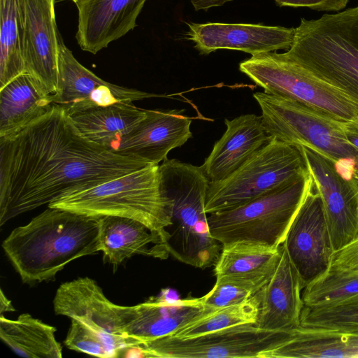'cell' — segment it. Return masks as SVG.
I'll use <instances>...</instances> for the list:
<instances>
[{
    "mask_svg": "<svg viewBox=\"0 0 358 358\" xmlns=\"http://www.w3.org/2000/svg\"><path fill=\"white\" fill-rule=\"evenodd\" d=\"M85 137L62 107L0 137V225L147 166Z\"/></svg>",
    "mask_w": 358,
    "mask_h": 358,
    "instance_id": "6da1fadb",
    "label": "cell"
},
{
    "mask_svg": "<svg viewBox=\"0 0 358 358\" xmlns=\"http://www.w3.org/2000/svg\"><path fill=\"white\" fill-rule=\"evenodd\" d=\"M99 220L48 207L15 228L2 248L23 282L51 280L73 260L99 252Z\"/></svg>",
    "mask_w": 358,
    "mask_h": 358,
    "instance_id": "7a4b0ae2",
    "label": "cell"
},
{
    "mask_svg": "<svg viewBox=\"0 0 358 358\" xmlns=\"http://www.w3.org/2000/svg\"><path fill=\"white\" fill-rule=\"evenodd\" d=\"M282 55L358 103V6L318 19L301 18Z\"/></svg>",
    "mask_w": 358,
    "mask_h": 358,
    "instance_id": "3957f363",
    "label": "cell"
},
{
    "mask_svg": "<svg viewBox=\"0 0 358 358\" xmlns=\"http://www.w3.org/2000/svg\"><path fill=\"white\" fill-rule=\"evenodd\" d=\"M162 186L173 201L171 224L166 228L169 255L184 264L214 266L222 244L210 231L205 200L209 180L201 166L166 159L159 165Z\"/></svg>",
    "mask_w": 358,
    "mask_h": 358,
    "instance_id": "277c9868",
    "label": "cell"
},
{
    "mask_svg": "<svg viewBox=\"0 0 358 358\" xmlns=\"http://www.w3.org/2000/svg\"><path fill=\"white\" fill-rule=\"evenodd\" d=\"M48 207L93 217L131 218L160 234L167 243L166 228L171 224L173 201L161 182L159 165L150 164L92 188L61 197Z\"/></svg>",
    "mask_w": 358,
    "mask_h": 358,
    "instance_id": "5b68a950",
    "label": "cell"
},
{
    "mask_svg": "<svg viewBox=\"0 0 358 358\" xmlns=\"http://www.w3.org/2000/svg\"><path fill=\"white\" fill-rule=\"evenodd\" d=\"M253 96L271 138L313 148L331 160L343 177L358 180V150L348 141L343 121L292 99L264 92Z\"/></svg>",
    "mask_w": 358,
    "mask_h": 358,
    "instance_id": "8992f818",
    "label": "cell"
},
{
    "mask_svg": "<svg viewBox=\"0 0 358 358\" xmlns=\"http://www.w3.org/2000/svg\"><path fill=\"white\" fill-rule=\"evenodd\" d=\"M312 185L308 172L243 204L210 213V234L222 245L243 241L278 248Z\"/></svg>",
    "mask_w": 358,
    "mask_h": 358,
    "instance_id": "52a82bcc",
    "label": "cell"
},
{
    "mask_svg": "<svg viewBox=\"0 0 358 358\" xmlns=\"http://www.w3.org/2000/svg\"><path fill=\"white\" fill-rule=\"evenodd\" d=\"M308 172L301 145L272 138L229 176L209 183L205 210L234 208Z\"/></svg>",
    "mask_w": 358,
    "mask_h": 358,
    "instance_id": "ba28073f",
    "label": "cell"
},
{
    "mask_svg": "<svg viewBox=\"0 0 358 358\" xmlns=\"http://www.w3.org/2000/svg\"><path fill=\"white\" fill-rule=\"evenodd\" d=\"M240 71L264 92L299 101L341 121L358 115V103L342 91L310 75L275 52L252 56Z\"/></svg>",
    "mask_w": 358,
    "mask_h": 358,
    "instance_id": "9c48e42d",
    "label": "cell"
},
{
    "mask_svg": "<svg viewBox=\"0 0 358 358\" xmlns=\"http://www.w3.org/2000/svg\"><path fill=\"white\" fill-rule=\"evenodd\" d=\"M292 331H271L245 324L191 338L169 336L145 342L133 357L162 358L257 357L289 338Z\"/></svg>",
    "mask_w": 358,
    "mask_h": 358,
    "instance_id": "30bf717a",
    "label": "cell"
},
{
    "mask_svg": "<svg viewBox=\"0 0 358 358\" xmlns=\"http://www.w3.org/2000/svg\"><path fill=\"white\" fill-rule=\"evenodd\" d=\"M53 306L56 315L78 319L94 329L120 356L134 348L126 332L133 306L113 303L93 279L83 277L62 283L56 291Z\"/></svg>",
    "mask_w": 358,
    "mask_h": 358,
    "instance_id": "8fae6325",
    "label": "cell"
},
{
    "mask_svg": "<svg viewBox=\"0 0 358 358\" xmlns=\"http://www.w3.org/2000/svg\"><path fill=\"white\" fill-rule=\"evenodd\" d=\"M282 244L304 287L331 267L334 250L322 200L313 181Z\"/></svg>",
    "mask_w": 358,
    "mask_h": 358,
    "instance_id": "7c38bea8",
    "label": "cell"
},
{
    "mask_svg": "<svg viewBox=\"0 0 358 358\" xmlns=\"http://www.w3.org/2000/svg\"><path fill=\"white\" fill-rule=\"evenodd\" d=\"M57 47V87L50 96L69 115L96 107L162 96L102 80L75 58L60 34Z\"/></svg>",
    "mask_w": 358,
    "mask_h": 358,
    "instance_id": "4fadbf2b",
    "label": "cell"
},
{
    "mask_svg": "<svg viewBox=\"0 0 358 358\" xmlns=\"http://www.w3.org/2000/svg\"><path fill=\"white\" fill-rule=\"evenodd\" d=\"M302 148L322 200L335 252L358 236V180L343 177L326 156L313 148Z\"/></svg>",
    "mask_w": 358,
    "mask_h": 358,
    "instance_id": "5bb4252c",
    "label": "cell"
},
{
    "mask_svg": "<svg viewBox=\"0 0 358 358\" xmlns=\"http://www.w3.org/2000/svg\"><path fill=\"white\" fill-rule=\"evenodd\" d=\"M187 39L202 55L220 49L234 50L252 56L288 50L294 41L295 28L262 24L222 22L187 23Z\"/></svg>",
    "mask_w": 358,
    "mask_h": 358,
    "instance_id": "9a60e30c",
    "label": "cell"
},
{
    "mask_svg": "<svg viewBox=\"0 0 358 358\" xmlns=\"http://www.w3.org/2000/svg\"><path fill=\"white\" fill-rule=\"evenodd\" d=\"M184 110H147L145 116L124 136L112 151L152 164L167 159L169 152L192 137V118Z\"/></svg>",
    "mask_w": 358,
    "mask_h": 358,
    "instance_id": "2e32d148",
    "label": "cell"
},
{
    "mask_svg": "<svg viewBox=\"0 0 358 358\" xmlns=\"http://www.w3.org/2000/svg\"><path fill=\"white\" fill-rule=\"evenodd\" d=\"M55 0H26L24 41L25 72L42 90L54 94L57 87L58 36Z\"/></svg>",
    "mask_w": 358,
    "mask_h": 358,
    "instance_id": "e0dca14e",
    "label": "cell"
},
{
    "mask_svg": "<svg viewBox=\"0 0 358 358\" xmlns=\"http://www.w3.org/2000/svg\"><path fill=\"white\" fill-rule=\"evenodd\" d=\"M304 286L282 244L277 266L255 294L258 301L255 325L262 329L292 331L301 326Z\"/></svg>",
    "mask_w": 358,
    "mask_h": 358,
    "instance_id": "ac0fdd59",
    "label": "cell"
},
{
    "mask_svg": "<svg viewBox=\"0 0 358 358\" xmlns=\"http://www.w3.org/2000/svg\"><path fill=\"white\" fill-rule=\"evenodd\" d=\"M127 336L134 348L148 341L171 336L192 321L215 310L203 303V296L178 299L169 289L157 297L133 306Z\"/></svg>",
    "mask_w": 358,
    "mask_h": 358,
    "instance_id": "d6986e66",
    "label": "cell"
},
{
    "mask_svg": "<svg viewBox=\"0 0 358 358\" xmlns=\"http://www.w3.org/2000/svg\"><path fill=\"white\" fill-rule=\"evenodd\" d=\"M148 0H78L76 38L80 48L96 54L136 27Z\"/></svg>",
    "mask_w": 358,
    "mask_h": 358,
    "instance_id": "ffe728a7",
    "label": "cell"
},
{
    "mask_svg": "<svg viewBox=\"0 0 358 358\" xmlns=\"http://www.w3.org/2000/svg\"><path fill=\"white\" fill-rule=\"evenodd\" d=\"M224 123L225 132L201 166L210 182L229 176L272 140L261 115H242L232 120L225 119Z\"/></svg>",
    "mask_w": 358,
    "mask_h": 358,
    "instance_id": "44dd1931",
    "label": "cell"
},
{
    "mask_svg": "<svg viewBox=\"0 0 358 358\" xmlns=\"http://www.w3.org/2000/svg\"><path fill=\"white\" fill-rule=\"evenodd\" d=\"M99 252L113 265L136 255L161 259L169 256L166 242L160 234L138 220L113 215L100 217Z\"/></svg>",
    "mask_w": 358,
    "mask_h": 358,
    "instance_id": "7402d4cb",
    "label": "cell"
},
{
    "mask_svg": "<svg viewBox=\"0 0 358 358\" xmlns=\"http://www.w3.org/2000/svg\"><path fill=\"white\" fill-rule=\"evenodd\" d=\"M55 103L29 73L17 76L0 88V137L12 134L36 121Z\"/></svg>",
    "mask_w": 358,
    "mask_h": 358,
    "instance_id": "603a6c76",
    "label": "cell"
},
{
    "mask_svg": "<svg viewBox=\"0 0 358 358\" xmlns=\"http://www.w3.org/2000/svg\"><path fill=\"white\" fill-rule=\"evenodd\" d=\"M358 358V333L299 327L261 358Z\"/></svg>",
    "mask_w": 358,
    "mask_h": 358,
    "instance_id": "cb8c5ba5",
    "label": "cell"
},
{
    "mask_svg": "<svg viewBox=\"0 0 358 358\" xmlns=\"http://www.w3.org/2000/svg\"><path fill=\"white\" fill-rule=\"evenodd\" d=\"M70 116L85 137L112 150L145 116V109L122 102L87 109Z\"/></svg>",
    "mask_w": 358,
    "mask_h": 358,
    "instance_id": "d4e9b609",
    "label": "cell"
},
{
    "mask_svg": "<svg viewBox=\"0 0 358 358\" xmlns=\"http://www.w3.org/2000/svg\"><path fill=\"white\" fill-rule=\"evenodd\" d=\"M57 329L22 313L15 320L0 317V338L16 355L27 358H61L62 347Z\"/></svg>",
    "mask_w": 358,
    "mask_h": 358,
    "instance_id": "484cf974",
    "label": "cell"
},
{
    "mask_svg": "<svg viewBox=\"0 0 358 358\" xmlns=\"http://www.w3.org/2000/svg\"><path fill=\"white\" fill-rule=\"evenodd\" d=\"M26 0H0V88L25 72Z\"/></svg>",
    "mask_w": 358,
    "mask_h": 358,
    "instance_id": "4316f807",
    "label": "cell"
},
{
    "mask_svg": "<svg viewBox=\"0 0 358 358\" xmlns=\"http://www.w3.org/2000/svg\"><path fill=\"white\" fill-rule=\"evenodd\" d=\"M280 253L281 245L273 248L243 241L224 244L214 273L219 276L262 271L276 264Z\"/></svg>",
    "mask_w": 358,
    "mask_h": 358,
    "instance_id": "83f0119b",
    "label": "cell"
},
{
    "mask_svg": "<svg viewBox=\"0 0 358 358\" xmlns=\"http://www.w3.org/2000/svg\"><path fill=\"white\" fill-rule=\"evenodd\" d=\"M358 294V271L330 267L304 287L303 306L320 308L336 305Z\"/></svg>",
    "mask_w": 358,
    "mask_h": 358,
    "instance_id": "f1b7e54d",
    "label": "cell"
},
{
    "mask_svg": "<svg viewBox=\"0 0 358 358\" xmlns=\"http://www.w3.org/2000/svg\"><path fill=\"white\" fill-rule=\"evenodd\" d=\"M277 264L262 271L216 276L212 289L203 296L205 306L217 309L249 299L268 281Z\"/></svg>",
    "mask_w": 358,
    "mask_h": 358,
    "instance_id": "f546056e",
    "label": "cell"
},
{
    "mask_svg": "<svg viewBox=\"0 0 358 358\" xmlns=\"http://www.w3.org/2000/svg\"><path fill=\"white\" fill-rule=\"evenodd\" d=\"M258 306L254 295L242 303L215 309L192 321L171 336L191 338L236 325L255 324Z\"/></svg>",
    "mask_w": 358,
    "mask_h": 358,
    "instance_id": "4dcf8cb0",
    "label": "cell"
},
{
    "mask_svg": "<svg viewBox=\"0 0 358 358\" xmlns=\"http://www.w3.org/2000/svg\"><path fill=\"white\" fill-rule=\"evenodd\" d=\"M301 327L358 333V294L331 306L303 307Z\"/></svg>",
    "mask_w": 358,
    "mask_h": 358,
    "instance_id": "1f68e13d",
    "label": "cell"
},
{
    "mask_svg": "<svg viewBox=\"0 0 358 358\" xmlns=\"http://www.w3.org/2000/svg\"><path fill=\"white\" fill-rule=\"evenodd\" d=\"M64 343L70 350L97 357H120L100 334L76 318H71V325Z\"/></svg>",
    "mask_w": 358,
    "mask_h": 358,
    "instance_id": "d6a6232c",
    "label": "cell"
},
{
    "mask_svg": "<svg viewBox=\"0 0 358 358\" xmlns=\"http://www.w3.org/2000/svg\"><path fill=\"white\" fill-rule=\"evenodd\" d=\"M234 0H191L196 11L208 10L214 7L223 6ZM279 6L305 7L318 11L339 12L348 4L349 0H274Z\"/></svg>",
    "mask_w": 358,
    "mask_h": 358,
    "instance_id": "836d02e7",
    "label": "cell"
},
{
    "mask_svg": "<svg viewBox=\"0 0 358 358\" xmlns=\"http://www.w3.org/2000/svg\"><path fill=\"white\" fill-rule=\"evenodd\" d=\"M331 266L358 271V236L334 253Z\"/></svg>",
    "mask_w": 358,
    "mask_h": 358,
    "instance_id": "e575fe53",
    "label": "cell"
},
{
    "mask_svg": "<svg viewBox=\"0 0 358 358\" xmlns=\"http://www.w3.org/2000/svg\"><path fill=\"white\" fill-rule=\"evenodd\" d=\"M343 128L348 141L358 150V115L351 120L343 121Z\"/></svg>",
    "mask_w": 358,
    "mask_h": 358,
    "instance_id": "d590c367",
    "label": "cell"
},
{
    "mask_svg": "<svg viewBox=\"0 0 358 358\" xmlns=\"http://www.w3.org/2000/svg\"><path fill=\"white\" fill-rule=\"evenodd\" d=\"M1 315L3 312L14 311L15 309L11 303V301L4 295L3 290L1 289Z\"/></svg>",
    "mask_w": 358,
    "mask_h": 358,
    "instance_id": "8d00e7d4",
    "label": "cell"
},
{
    "mask_svg": "<svg viewBox=\"0 0 358 358\" xmlns=\"http://www.w3.org/2000/svg\"><path fill=\"white\" fill-rule=\"evenodd\" d=\"M71 1H72L73 2H74L76 3L78 0H71Z\"/></svg>",
    "mask_w": 358,
    "mask_h": 358,
    "instance_id": "74e56055",
    "label": "cell"
}]
</instances>
